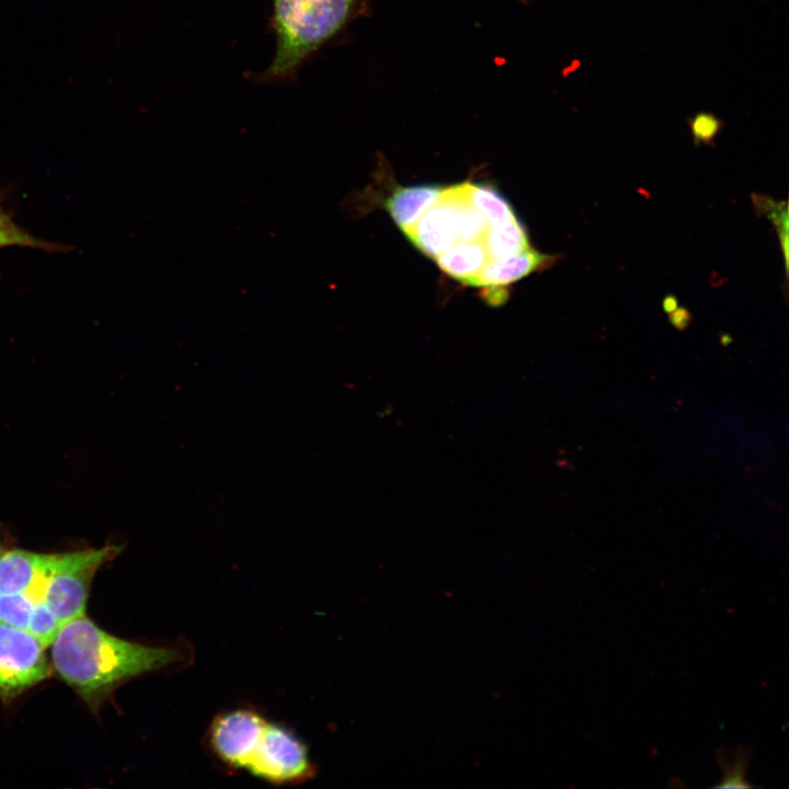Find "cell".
I'll return each mask as SVG.
<instances>
[{
  "instance_id": "1",
  "label": "cell",
  "mask_w": 789,
  "mask_h": 789,
  "mask_svg": "<svg viewBox=\"0 0 789 789\" xmlns=\"http://www.w3.org/2000/svg\"><path fill=\"white\" fill-rule=\"evenodd\" d=\"M50 647L56 673L92 708L125 681L183 659L174 648L146 645L113 636L85 615L62 625Z\"/></svg>"
},
{
  "instance_id": "2",
  "label": "cell",
  "mask_w": 789,
  "mask_h": 789,
  "mask_svg": "<svg viewBox=\"0 0 789 789\" xmlns=\"http://www.w3.org/2000/svg\"><path fill=\"white\" fill-rule=\"evenodd\" d=\"M359 0H271L268 27L276 48L262 71L247 72L262 84H290L302 67L347 25Z\"/></svg>"
},
{
  "instance_id": "3",
  "label": "cell",
  "mask_w": 789,
  "mask_h": 789,
  "mask_svg": "<svg viewBox=\"0 0 789 789\" xmlns=\"http://www.w3.org/2000/svg\"><path fill=\"white\" fill-rule=\"evenodd\" d=\"M122 547L105 546L59 553L43 588V599L65 625L84 616L92 579L99 568L119 553Z\"/></svg>"
},
{
  "instance_id": "4",
  "label": "cell",
  "mask_w": 789,
  "mask_h": 789,
  "mask_svg": "<svg viewBox=\"0 0 789 789\" xmlns=\"http://www.w3.org/2000/svg\"><path fill=\"white\" fill-rule=\"evenodd\" d=\"M44 650L27 630L0 622V697H15L48 677Z\"/></svg>"
},
{
  "instance_id": "5",
  "label": "cell",
  "mask_w": 789,
  "mask_h": 789,
  "mask_svg": "<svg viewBox=\"0 0 789 789\" xmlns=\"http://www.w3.org/2000/svg\"><path fill=\"white\" fill-rule=\"evenodd\" d=\"M272 782L305 780L313 774L306 746L288 730L267 722L245 766Z\"/></svg>"
},
{
  "instance_id": "6",
  "label": "cell",
  "mask_w": 789,
  "mask_h": 789,
  "mask_svg": "<svg viewBox=\"0 0 789 789\" xmlns=\"http://www.w3.org/2000/svg\"><path fill=\"white\" fill-rule=\"evenodd\" d=\"M464 183L444 187L437 199L404 235L427 256L436 259L458 241V205Z\"/></svg>"
},
{
  "instance_id": "7",
  "label": "cell",
  "mask_w": 789,
  "mask_h": 789,
  "mask_svg": "<svg viewBox=\"0 0 789 789\" xmlns=\"http://www.w3.org/2000/svg\"><path fill=\"white\" fill-rule=\"evenodd\" d=\"M267 721L258 712L232 710L219 716L210 728V744L230 766L245 768Z\"/></svg>"
},
{
  "instance_id": "8",
  "label": "cell",
  "mask_w": 789,
  "mask_h": 789,
  "mask_svg": "<svg viewBox=\"0 0 789 789\" xmlns=\"http://www.w3.org/2000/svg\"><path fill=\"white\" fill-rule=\"evenodd\" d=\"M59 553L0 550V593H31L43 598L44 584Z\"/></svg>"
},
{
  "instance_id": "9",
  "label": "cell",
  "mask_w": 789,
  "mask_h": 789,
  "mask_svg": "<svg viewBox=\"0 0 789 789\" xmlns=\"http://www.w3.org/2000/svg\"><path fill=\"white\" fill-rule=\"evenodd\" d=\"M558 259L559 256L548 255L528 247L503 259H489L480 272L468 278L465 284L477 287L504 286L550 266Z\"/></svg>"
},
{
  "instance_id": "10",
  "label": "cell",
  "mask_w": 789,
  "mask_h": 789,
  "mask_svg": "<svg viewBox=\"0 0 789 789\" xmlns=\"http://www.w3.org/2000/svg\"><path fill=\"white\" fill-rule=\"evenodd\" d=\"M444 186L419 184L398 187L385 202V207L396 225L404 232L437 199Z\"/></svg>"
},
{
  "instance_id": "11",
  "label": "cell",
  "mask_w": 789,
  "mask_h": 789,
  "mask_svg": "<svg viewBox=\"0 0 789 789\" xmlns=\"http://www.w3.org/2000/svg\"><path fill=\"white\" fill-rule=\"evenodd\" d=\"M488 260L483 240L458 241L436 258L443 272L462 283L478 274Z\"/></svg>"
},
{
  "instance_id": "12",
  "label": "cell",
  "mask_w": 789,
  "mask_h": 789,
  "mask_svg": "<svg viewBox=\"0 0 789 789\" xmlns=\"http://www.w3.org/2000/svg\"><path fill=\"white\" fill-rule=\"evenodd\" d=\"M483 243L489 259H503L529 247L525 227L516 218L502 225L489 226Z\"/></svg>"
},
{
  "instance_id": "13",
  "label": "cell",
  "mask_w": 789,
  "mask_h": 789,
  "mask_svg": "<svg viewBox=\"0 0 789 789\" xmlns=\"http://www.w3.org/2000/svg\"><path fill=\"white\" fill-rule=\"evenodd\" d=\"M467 193L470 203L483 215L490 226L516 219L511 204L492 185L467 183Z\"/></svg>"
},
{
  "instance_id": "14",
  "label": "cell",
  "mask_w": 789,
  "mask_h": 789,
  "mask_svg": "<svg viewBox=\"0 0 789 789\" xmlns=\"http://www.w3.org/2000/svg\"><path fill=\"white\" fill-rule=\"evenodd\" d=\"M0 247H22L42 250L45 252H64L69 248L65 244L50 242L35 237L18 226L10 215L0 205Z\"/></svg>"
},
{
  "instance_id": "15",
  "label": "cell",
  "mask_w": 789,
  "mask_h": 789,
  "mask_svg": "<svg viewBox=\"0 0 789 789\" xmlns=\"http://www.w3.org/2000/svg\"><path fill=\"white\" fill-rule=\"evenodd\" d=\"M37 599L31 593H0V622L27 630Z\"/></svg>"
},
{
  "instance_id": "16",
  "label": "cell",
  "mask_w": 789,
  "mask_h": 789,
  "mask_svg": "<svg viewBox=\"0 0 789 789\" xmlns=\"http://www.w3.org/2000/svg\"><path fill=\"white\" fill-rule=\"evenodd\" d=\"M489 226L483 215L470 203L467 183H464V193L458 205V241L483 240Z\"/></svg>"
},
{
  "instance_id": "17",
  "label": "cell",
  "mask_w": 789,
  "mask_h": 789,
  "mask_svg": "<svg viewBox=\"0 0 789 789\" xmlns=\"http://www.w3.org/2000/svg\"><path fill=\"white\" fill-rule=\"evenodd\" d=\"M61 625L43 598L34 605L27 631L46 649L55 640Z\"/></svg>"
},
{
  "instance_id": "18",
  "label": "cell",
  "mask_w": 789,
  "mask_h": 789,
  "mask_svg": "<svg viewBox=\"0 0 789 789\" xmlns=\"http://www.w3.org/2000/svg\"><path fill=\"white\" fill-rule=\"evenodd\" d=\"M754 205L757 210L764 213L776 227L785 258L786 270L788 267V209L785 202H776L766 196L753 195Z\"/></svg>"
},
{
  "instance_id": "19",
  "label": "cell",
  "mask_w": 789,
  "mask_h": 789,
  "mask_svg": "<svg viewBox=\"0 0 789 789\" xmlns=\"http://www.w3.org/2000/svg\"><path fill=\"white\" fill-rule=\"evenodd\" d=\"M691 134L696 142L709 144L720 130V122L712 114L700 113L690 122Z\"/></svg>"
},
{
  "instance_id": "20",
  "label": "cell",
  "mask_w": 789,
  "mask_h": 789,
  "mask_svg": "<svg viewBox=\"0 0 789 789\" xmlns=\"http://www.w3.org/2000/svg\"><path fill=\"white\" fill-rule=\"evenodd\" d=\"M671 321L674 325L684 328L690 320V313L685 308H676L672 311Z\"/></svg>"
},
{
  "instance_id": "21",
  "label": "cell",
  "mask_w": 789,
  "mask_h": 789,
  "mask_svg": "<svg viewBox=\"0 0 789 789\" xmlns=\"http://www.w3.org/2000/svg\"><path fill=\"white\" fill-rule=\"evenodd\" d=\"M677 300L674 296H667L663 300V308L666 312L671 313L677 308Z\"/></svg>"
},
{
  "instance_id": "22",
  "label": "cell",
  "mask_w": 789,
  "mask_h": 789,
  "mask_svg": "<svg viewBox=\"0 0 789 789\" xmlns=\"http://www.w3.org/2000/svg\"><path fill=\"white\" fill-rule=\"evenodd\" d=\"M0 249H1V247H0Z\"/></svg>"
},
{
  "instance_id": "23",
  "label": "cell",
  "mask_w": 789,
  "mask_h": 789,
  "mask_svg": "<svg viewBox=\"0 0 789 789\" xmlns=\"http://www.w3.org/2000/svg\"><path fill=\"white\" fill-rule=\"evenodd\" d=\"M1 550V549H0Z\"/></svg>"
},
{
  "instance_id": "24",
  "label": "cell",
  "mask_w": 789,
  "mask_h": 789,
  "mask_svg": "<svg viewBox=\"0 0 789 789\" xmlns=\"http://www.w3.org/2000/svg\"><path fill=\"white\" fill-rule=\"evenodd\" d=\"M1 549V548H0Z\"/></svg>"
}]
</instances>
